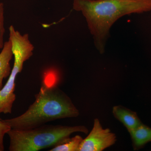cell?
I'll return each mask as SVG.
<instances>
[{
  "instance_id": "cell-1",
  "label": "cell",
  "mask_w": 151,
  "mask_h": 151,
  "mask_svg": "<svg viewBox=\"0 0 151 151\" xmlns=\"http://www.w3.org/2000/svg\"><path fill=\"white\" fill-rule=\"evenodd\" d=\"M57 80L54 73H46L35 101L27 110L20 116L3 121L11 129H27L58 119L78 116V109L58 87Z\"/></svg>"
},
{
  "instance_id": "cell-2",
  "label": "cell",
  "mask_w": 151,
  "mask_h": 151,
  "mask_svg": "<svg viewBox=\"0 0 151 151\" xmlns=\"http://www.w3.org/2000/svg\"><path fill=\"white\" fill-rule=\"evenodd\" d=\"M73 9L85 17L95 45L102 52L109 30L121 17L151 10V0H73Z\"/></svg>"
},
{
  "instance_id": "cell-3",
  "label": "cell",
  "mask_w": 151,
  "mask_h": 151,
  "mask_svg": "<svg viewBox=\"0 0 151 151\" xmlns=\"http://www.w3.org/2000/svg\"><path fill=\"white\" fill-rule=\"evenodd\" d=\"M84 126L44 125L27 129H12L7 133L9 150L37 151L55 146L66 140L76 132L88 134Z\"/></svg>"
},
{
  "instance_id": "cell-4",
  "label": "cell",
  "mask_w": 151,
  "mask_h": 151,
  "mask_svg": "<svg viewBox=\"0 0 151 151\" xmlns=\"http://www.w3.org/2000/svg\"><path fill=\"white\" fill-rule=\"evenodd\" d=\"M9 40L12 43L14 65L8 80L0 90V114L12 113L16 100L14 92L17 76L21 72L25 62L32 56L35 48L28 35L22 34L13 25L9 27Z\"/></svg>"
},
{
  "instance_id": "cell-5",
  "label": "cell",
  "mask_w": 151,
  "mask_h": 151,
  "mask_svg": "<svg viewBox=\"0 0 151 151\" xmlns=\"http://www.w3.org/2000/svg\"><path fill=\"white\" fill-rule=\"evenodd\" d=\"M116 135L109 129H103L99 119H94V125L87 137L83 139L78 151H102L113 145Z\"/></svg>"
},
{
  "instance_id": "cell-6",
  "label": "cell",
  "mask_w": 151,
  "mask_h": 151,
  "mask_svg": "<svg viewBox=\"0 0 151 151\" xmlns=\"http://www.w3.org/2000/svg\"><path fill=\"white\" fill-rule=\"evenodd\" d=\"M113 113L114 117L123 124L129 132L142 124L136 112L121 105L114 106Z\"/></svg>"
},
{
  "instance_id": "cell-7",
  "label": "cell",
  "mask_w": 151,
  "mask_h": 151,
  "mask_svg": "<svg viewBox=\"0 0 151 151\" xmlns=\"http://www.w3.org/2000/svg\"><path fill=\"white\" fill-rule=\"evenodd\" d=\"M13 56L12 43L9 40L5 42L0 52V90L3 87V80L10 74L12 70L10 61Z\"/></svg>"
},
{
  "instance_id": "cell-8",
  "label": "cell",
  "mask_w": 151,
  "mask_h": 151,
  "mask_svg": "<svg viewBox=\"0 0 151 151\" xmlns=\"http://www.w3.org/2000/svg\"><path fill=\"white\" fill-rule=\"evenodd\" d=\"M129 133L135 150L142 149L146 144L151 142V128L142 123Z\"/></svg>"
},
{
  "instance_id": "cell-9",
  "label": "cell",
  "mask_w": 151,
  "mask_h": 151,
  "mask_svg": "<svg viewBox=\"0 0 151 151\" xmlns=\"http://www.w3.org/2000/svg\"><path fill=\"white\" fill-rule=\"evenodd\" d=\"M83 139L79 135L69 138L64 142L52 148L50 151H78Z\"/></svg>"
},
{
  "instance_id": "cell-10",
  "label": "cell",
  "mask_w": 151,
  "mask_h": 151,
  "mask_svg": "<svg viewBox=\"0 0 151 151\" xmlns=\"http://www.w3.org/2000/svg\"><path fill=\"white\" fill-rule=\"evenodd\" d=\"M5 32L4 26V8L2 3H0V50L4 46V35Z\"/></svg>"
},
{
  "instance_id": "cell-11",
  "label": "cell",
  "mask_w": 151,
  "mask_h": 151,
  "mask_svg": "<svg viewBox=\"0 0 151 151\" xmlns=\"http://www.w3.org/2000/svg\"><path fill=\"white\" fill-rule=\"evenodd\" d=\"M11 129V127L0 119V151H4V137Z\"/></svg>"
}]
</instances>
